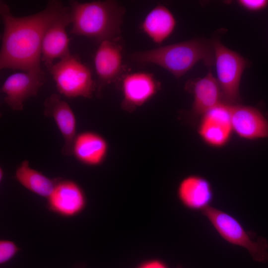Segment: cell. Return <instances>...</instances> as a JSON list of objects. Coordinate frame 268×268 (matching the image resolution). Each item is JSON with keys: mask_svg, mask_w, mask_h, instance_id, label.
Returning a JSON list of instances; mask_svg holds the SVG:
<instances>
[{"mask_svg": "<svg viewBox=\"0 0 268 268\" xmlns=\"http://www.w3.org/2000/svg\"><path fill=\"white\" fill-rule=\"evenodd\" d=\"M202 213L225 241L245 249L257 262L268 261V241L265 238L256 237L235 217L216 207L211 206Z\"/></svg>", "mask_w": 268, "mask_h": 268, "instance_id": "cell-4", "label": "cell"}, {"mask_svg": "<svg viewBox=\"0 0 268 268\" xmlns=\"http://www.w3.org/2000/svg\"><path fill=\"white\" fill-rule=\"evenodd\" d=\"M4 177V172L2 168L0 169V180L1 181L2 180Z\"/></svg>", "mask_w": 268, "mask_h": 268, "instance_id": "cell-23", "label": "cell"}, {"mask_svg": "<svg viewBox=\"0 0 268 268\" xmlns=\"http://www.w3.org/2000/svg\"><path fill=\"white\" fill-rule=\"evenodd\" d=\"M176 268H183L181 266H178Z\"/></svg>", "mask_w": 268, "mask_h": 268, "instance_id": "cell-24", "label": "cell"}, {"mask_svg": "<svg viewBox=\"0 0 268 268\" xmlns=\"http://www.w3.org/2000/svg\"><path fill=\"white\" fill-rule=\"evenodd\" d=\"M176 20L165 5L159 4L145 16L140 25L142 31L156 44H161L173 32Z\"/></svg>", "mask_w": 268, "mask_h": 268, "instance_id": "cell-18", "label": "cell"}, {"mask_svg": "<svg viewBox=\"0 0 268 268\" xmlns=\"http://www.w3.org/2000/svg\"><path fill=\"white\" fill-rule=\"evenodd\" d=\"M231 107L222 102L201 116L198 134L207 145L219 148L229 141L233 132Z\"/></svg>", "mask_w": 268, "mask_h": 268, "instance_id": "cell-7", "label": "cell"}, {"mask_svg": "<svg viewBox=\"0 0 268 268\" xmlns=\"http://www.w3.org/2000/svg\"><path fill=\"white\" fill-rule=\"evenodd\" d=\"M135 268H168L167 265L158 259H152L144 261Z\"/></svg>", "mask_w": 268, "mask_h": 268, "instance_id": "cell-22", "label": "cell"}, {"mask_svg": "<svg viewBox=\"0 0 268 268\" xmlns=\"http://www.w3.org/2000/svg\"><path fill=\"white\" fill-rule=\"evenodd\" d=\"M185 89L193 95L192 112L196 116H201L223 102L219 83L210 70L203 77L188 81Z\"/></svg>", "mask_w": 268, "mask_h": 268, "instance_id": "cell-16", "label": "cell"}, {"mask_svg": "<svg viewBox=\"0 0 268 268\" xmlns=\"http://www.w3.org/2000/svg\"><path fill=\"white\" fill-rule=\"evenodd\" d=\"M94 66L97 76L98 91L106 85L117 80L123 69V48L117 39L100 42L95 54Z\"/></svg>", "mask_w": 268, "mask_h": 268, "instance_id": "cell-12", "label": "cell"}, {"mask_svg": "<svg viewBox=\"0 0 268 268\" xmlns=\"http://www.w3.org/2000/svg\"><path fill=\"white\" fill-rule=\"evenodd\" d=\"M108 151V144L101 135L86 131L76 135L72 147V154L81 163L90 166L101 164Z\"/></svg>", "mask_w": 268, "mask_h": 268, "instance_id": "cell-17", "label": "cell"}, {"mask_svg": "<svg viewBox=\"0 0 268 268\" xmlns=\"http://www.w3.org/2000/svg\"><path fill=\"white\" fill-rule=\"evenodd\" d=\"M61 0H52L35 14L16 17L7 3L0 1V16L3 25L0 52V69L41 71V45L52 22L66 8Z\"/></svg>", "mask_w": 268, "mask_h": 268, "instance_id": "cell-1", "label": "cell"}, {"mask_svg": "<svg viewBox=\"0 0 268 268\" xmlns=\"http://www.w3.org/2000/svg\"><path fill=\"white\" fill-rule=\"evenodd\" d=\"M238 4L251 12H258L266 9L268 6L267 0H239Z\"/></svg>", "mask_w": 268, "mask_h": 268, "instance_id": "cell-21", "label": "cell"}, {"mask_svg": "<svg viewBox=\"0 0 268 268\" xmlns=\"http://www.w3.org/2000/svg\"><path fill=\"white\" fill-rule=\"evenodd\" d=\"M217 80L223 101L228 104H238L241 100L239 87L247 61L240 54L228 48L218 40L212 42Z\"/></svg>", "mask_w": 268, "mask_h": 268, "instance_id": "cell-6", "label": "cell"}, {"mask_svg": "<svg viewBox=\"0 0 268 268\" xmlns=\"http://www.w3.org/2000/svg\"><path fill=\"white\" fill-rule=\"evenodd\" d=\"M58 91L67 98H90L96 88L90 68L77 56L70 54L48 69Z\"/></svg>", "mask_w": 268, "mask_h": 268, "instance_id": "cell-5", "label": "cell"}, {"mask_svg": "<svg viewBox=\"0 0 268 268\" xmlns=\"http://www.w3.org/2000/svg\"><path fill=\"white\" fill-rule=\"evenodd\" d=\"M44 71H23L9 75L3 83L1 91L4 101L13 111H21L24 102L37 95L45 81Z\"/></svg>", "mask_w": 268, "mask_h": 268, "instance_id": "cell-8", "label": "cell"}, {"mask_svg": "<svg viewBox=\"0 0 268 268\" xmlns=\"http://www.w3.org/2000/svg\"><path fill=\"white\" fill-rule=\"evenodd\" d=\"M122 107L133 111L152 98L160 89L161 83L154 74L144 71L124 75L121 82Z\"/></svg>", "mask_w": 268, "mask_h": 268, "instance_id": "cell-10", "label": "cell"}, {"mask_svg": "<svg viewBox=\"0 0 268 268\" xmlns=\"http://www.w3.org/2000/svg\"><path fill=\"white\" fill-rule=\"evenodd\" d=\"M47 200L48 209L65 217H72L80 214L87 203L81 187L70 180H59Z\"/></svg>", "mask_w": 268, "mask_h": 268, "instance_id": "cell-11", "label": "cell"}, {"mask_svg": "<svg viewBox=\"0 0 268 268\" xmlns=\"http://www.w3.org/2000/svg\"><path fill=\"white\" fill-rule=\"evenodd\" d=\"M70 23V8L67 6L45 31L41 45V62L48 69L56 59L61 60L70 54L69 40L66 32V27Z\"/></svg>", "mask_w": 268, "mask_h": 268, "instance_id": "cell-9", "label": "cell"}, {"mask_svg": "<svg viewBox=\"0 0 268 268\" xmlns=\"http://www.w3.org/2000/svg\"><path fill=\"white\" fill-rule=\"evenodd\" d=\"M44 115L52 118L64 139L62 153L65 155L72 154V147L76 134V120L70 106L62 100L58 94L53 93L44 102Z\"/></svg>", "mask_w": 268, "mask_h": 268, "instance_id": "cell-13", "label": "cell"}, {"mask_svg": "<svg viewBox=\"0 0 268 268\" xmlns=\"http://www.w3.org/2000/svg\"><path fill=\"white\" fill-rule=\"evenodd\" d=\"M19 248L12 241L2 240L0 241V264H3L11 259Z\"/></svg>", "mask_w": 268, "mask_h": 268, "instance_id": "cell-20", "label": "cell"}, {"mask_svg": "<svg viewBox=\"0 0 268 268\" xmlns=\"http://www.w3.org/2000/svg\"><path fill=\"white\" fill-rule=\"evenodd\" d=\"M72 27L70 33L101 42L117 39L120 33L125 9L112 0L81 2L69 0Z\"/></svg>", "mask_w": 268, "mask_h": 268, "instance_id": "cell-3", "label": "cell"}, {"mask_svg": "<svg viewBox=\"0 0 268 268\" xmlns=\"http://www.w3.org/2000/svg\"><path fill=\"white\" fill-rule=\"evenodd\" d=\"M177 195L187 209L202 212L209 207L213 199V189L210 182L198 175H190L179 183Z\"/></svg>", "mask_w": 268, "mask_h": 268, "instance_id": "cell-15", "label": "cell"}, {"mask_svg": "<svg viewBox=\"0 0 268 268\" xmlns=\"http://www.w3.org/2000/svg\"><path fill=\"white\" fill-rule=\"evenodd\" d=\"M14 178L25 189L44 198H48L60 179L50 178L31 168L27 160L23 161L16 168Z\"/></svg>", "mask_w": 268, "mask_h": 268, "instance_id": "cell-19", "label": "cell"}, {"mask_svg": "<svg viewBox=\"0 0 268 268\" xmlns=\"http://www.w3.org/2000/svg\"><path fill=\"white\" fill-rule=\"evenodd\" d=\"M130 57L138 64L158 66L177 78L183 76L200 61L208 67L214 64L212 43L198 39L134 52Z\"/></svg>", "mask_w": 268, "mask_h": 268, "instance_id": "cell-2", "label": "cell"}, {"mask_svg": "<svg viewBox=\"0 0 268 268\" xmlns=\"http://www.w3.org/2000/svg\"><path fill=\"white\" fill-rule=\"evenodd\" d=\"M231 123L233 132L243 139L268 137V120L254 107L239 104L232 105Z\"/></svg>", "mask_w": 268, "mask_h": 268, "instance_id": "cell-14", "label": "cell"}]
</instances>
